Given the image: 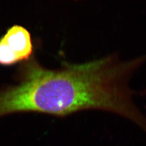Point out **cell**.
<instances>
[{
	"label": "cell",
	"mask_w": 146,
	"mask_h": 146,
	"mask_svg": "<svg viewBox=\"0 0 146 146\" xmlns=\"http://www.w3.org/2000/svg\"><path fill=\"white\" fill-rule=\"evenodd\" d=\"M19 62L26 61L31 57L33 51L31 36L23 27L14 25L2 37Z\"/></svg>",
	"instance_id": "1"
},
{
	"label": "cell",
	"mask_w": 146,
	"mask_h": 146,
	"mask_svg": "<svg viewBox=\"0 0 146 146\" xmlns=\"http://www.w3.org/2000/svg\"><path fill=\"white\" fill-rule=\"evenodd\" d=\"M19 62L17 58L11 52L6 43L1 37L0 38V64L11 66Z\"/></svg>",
	"instance_id": "2"
}]
</instances>
